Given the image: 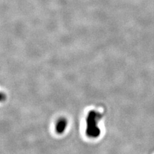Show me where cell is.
Wrapping results in <instances>:
<instances>
[{"instance_id": "1", "label": "cell", "mask_w": 154, "mask_h": 154, "mask_svg": "<svg viewBox=\"0 0 154 154\" xmlns=\"http://www.w3.org/2000/svg\"><path fill=\"white\" fill-rule=\"evenodd\" d=\"M100 119V114L94 111H91L87 119V134L91 137H97L100 134V130L97 127V122Z\"/></svg>"}, {"instance_id": "2", "label": "cell", "mask_w": 154, "mask_h": 154, "mask_svg": "<svg viewBox=\"0 0 154 154\" xmlns=\"http://www.w3.org/2000/svg\"><path fill=\"white\" fill-rule=\"evenodd\" d=\"M66 126V122L64 119H61L58 122L57 126V130L58 132H62L64 131Z\"/></svg>"}]
</instances>
